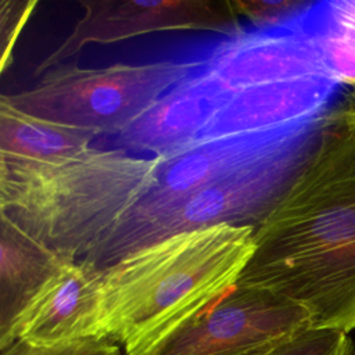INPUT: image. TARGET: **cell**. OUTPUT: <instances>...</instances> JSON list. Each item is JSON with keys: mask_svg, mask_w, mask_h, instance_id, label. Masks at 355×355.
<instances>
[{"mask_svg": "<svg viewBox=\"0 0 355 355\" xmlns=\"http://www.w3.org/2000/svg\"><path fill=\"white\" fill-rule=\"evenodd\" d=\"M268 351H269V349H268ZM265 352H266V351H265ZM261 354H263V352H261ZM261 354H255V355H261Z\"/></svg>", "mask_w": 355, "mask_h": 355, "instance_id": "cell-21", "label": "cell"}, {"mask_svg": "<svg viewBox=\"0 0 355 355\" xmlns=\"http://www.w3.org/2000/svg\"><path fill=\"white\" fill-rule=\"evenodd\" d=\"M354 355H355V354H354Z\"/></svg>", "mask_w": 355, "mask_h": 355, "instance_id": "cell-22", "label": "cell"}, {"mask_svg": "<svg viewBox=\"0 0 355 355\" xmlns=\"http://www.w3.org/2000/svg\"><path fill=\"white\" fill-rule=\"evenodd\" d=\"M348 333L336 329L309 327L261 355H354Z\"/></svg>", "mask_w": 355, "mask_h": 355, "instance_id": "cell-16", "label": "cell"}, {"mask_svg": "<svg viewBox=\"0 0 355 355\" xmlns=\"http://www.w3.org/2000/svg\"><path fill=\"white\" fill-rule=\"evenodd\" d=\"M196 64L197 60H162L101 68L55 67L32 87L1 98L32 116L82 129L96 137H114Z\"/></svg>", "mask_w": 355, "mask_h": 355, "instance_id": "cell-5", "label": "cell"}, {"mask_svg": "<svg viewBox=\"0 0 355 355\" xmlns=\"http://www.w3.org/2000/svg\"><path fill=\"white\" fill-rule=\"evenodd\" d=\"M158 161L93 146L46 161L0 154V215L60 259H82L154 186Z\"/></svg>", "mask_w": 355, "mask_h": 355, "instance_id": "cell-3", "label": "cell"}, {"mask_svg": "<svg viewBox=\"0 0 355 355\" xmlns=\"http://www.w3.org/2000/svg\"><path fill=\"white\" fill-rule=\"evenodd\" d=\"M305 11L279 26L240 28L219 40L198 61L232 93L277 80L334 76L306 22Z\"/></svg>", "mask_w": 355, "mask_h": 355, "instance_id": "cell-8", "label": "cell"}, {"mask_svg": "<svg viewBox=\"0 0 355 355\" xmlns=\"http://www.w3.org/2000/svg\"><path fill=\"white\" fill-rule=\"evenodd\" d=\"M323 125L250 132L196 141L175 154L158 157L155 183L140 202L166 201L291 153L313 148Z\"/></svg>", "mask_w": 355, "mask_h": 355, "instance_id": "cell-9", "label": "cell"}, {"mask_svg": "<svg viewBox=\"0 0 355 355\" xmlns=\"http://www.w3.org/2000/svg\"><path fill=\"white\" fill-rule=\"evenodd\" d=\"M101 268L85 259L62 261L17 316L6 348L15 340L50 347L100 337Z\"/></svg>", "mask_w": 355, "mask_h": 355, "instance_id": "cell-10", "label": "cell"}, {"mask_svg": "<svg viewBox=\"0 0 355 355\" xmlns=\"http://www.w3.org/2000/svg\"><path fill=\"white\" fill-rule=\"evenodd\" d=\"M1 355H125L122 348L105 337H90L75 343L39 347L15 340L1 349Z\"/></svg>", "mask_w": 355, "mask_h": 355, "instance_id": "cell-18", "label": "cell"}, {"mask_svg": "<svg viewBox=\"0 0 355 355\" xmlns=\"http://www.w3.org/2000/svg\"><path fill=\"white\" fill-rule=\"evenodd\" d=\"M94 135L25 114L0 100V154L46 161L92 147Z\"/></svg>", "mask_w": 355, "mask_h": 355, "instance_id": "cell-14", "label": "cell"}, {"mask_svg": "<svg viewBox=\"0 0 355 355\" xmlns=\"http://www.w3.org/2000/svg\"><path fill=\"white\" fill-rule=\"evenodd\" d=\"M313 148L291 153L166 201H139L82 259L103 269L137 248L178 233L215 225L257 226L291 184Z\"/></svg>", "mask_w": 355, "mask_h": 355, "instance_id": "cell-4", "label": "cell"}, {"mask_svg": "<svg viewBox=\"0 0 355 355\" xmlns=\"http://www.w3.org/2000/svg\"><path fill=\"white\" fill-rule=\"evenodd\" d=\"M236 12L245 17L254 28H272L283 25L305 8L312 1L304 0H234L232 1Z\"/></svg>", "mask_w": 355, "mask_h": 355, "instance_id": "cell-17", "label": "cell"}, {"mask_svg": "<svg viewBox=\"0 0 355 355\" xmlns=\"http://www.w3.org/2000/svg\"><path fill=\"white\" fill-rule=\"evenodd\" d=\"M344 121L355 125V89H345L338 105L334 108Z\"/></svg>", "mask_w": 355, "mask_h": 355, "instance_id": "cell-20", "label": "cell"}, {"mask_svg": "<svg viewBox=\"0 0 355 355\" xmlns=\"http://www.w3.org/2000/svg\"><path fill=\"white\" fill-rule=\"evenodd\" d=\"M309 327L304 306L236 284L147 355H255Z\"/></svg>", "mask_w": 355, "mask_h": 355, "instance_id": "cell-6", "label": "cell"}, {"mask_svg": "<svg viewBox=\"0 0 355 355\" xmlns=\"http://www.w3.org/2000/svg\"><path fill=\"white\" fill-rule=\"evenodd\" d=\"M305 18L336 79L355 89V0L312 1Z\"/></svg>", "mask_w": 355, "mask_h": 355, "instance_id": "cell-15", "label": "cell"}, {"mask_svg": "<svg viewBox=\"0 0 355 355\" xmlns=\"http://www.w3.org/2000/svg\"><path fill=\"white\" fill-rule=\"evenodd\" d=\"M197 58L196 67L139 118L114 136L115 148L168 157L196 143L230 97Z\"/></svg>", "mask_w": 355, "mask_h": 355, "instance_id": "cell-12", "label": "cell"}, {"mask_svg": "<svg viewBox=\"0 0 355 355\" xmlns=\"http://www.w3.org/2000/svg\"><path fill=\"white\" fill-rule=\"evenodd\" d=\"M83 15L69 35L36 67L35 76L55 68L83 47L111 44L136 36L202 31L232 35L241 26L232 1L222 0H86L79 1Z\"/></svg>", "mask_w": 355, "mask_h": 355, "instance_id": "cell-7", "label": "cell"}, {"mask_svg": "<svg viewBox=\"0 0 355 355\" xmlns=\"http://www.w3.org/2000/svg\"><path fill=\"white\" fill-rule=\"evenodd\" d=\"M254 239L239 286L304 306L313 327L355 329V125L330 112L312 154Z\"/></svg>", "mask_w": 355, "mask_h": 355, "instance_id": "cell-1", "label": "cell"}, {"mask_svg": "<svg viewBox=\"0 0 355 355\" xmlns=\"http://www.w3.org/2000/svg\"><path fill=\"white\" fill-rule=\"evenodd\" d=\"M255 226L215 225L137 248L101 269L100 337L147 355L240 280Z\"/></svg>", "mask_w": 355, "mask_h": 355, "instance_id": "cell-2", "label": "cell"}, {"mask_svg": "<svg viewBox=\"0 0 355 355\" xmlns=\"http://www.w3.org/2000/svg\"><path fill=\"white\" fill-rule=\"evenodd\" d=\"M344 92L345 87L333 75L277 80L233 92L197 141L322 125Z\"/></svg>", "mask_w": 355, "mask_h": 355, "instance_id": "cell-11", "label": "cell"}, {"mask_svg": "<svg viewBox=\"0 0 355 355\" xmlns=\"http://www.w3.org/2000/svg\"><path fill=\"white\" fill-rule=\"evenodd\" d=\"M37 1H0V29H1V72L8 68L11 62L12 49L22 32L25 24L33 14Z\"/></svg>", "mask_w": 355, "mask_h": 355, "instance_id": "cell-19", "label": "cell"}, {"mask_svg": "<svg viewBox=\"0 0 355 355\" xmlns=\"http://www.w3.org/2000/svg\"><path fill=\"white\" fill-rule=\"evenodd\" d=\"M62 261L0 215V344L26 302Z\"/></svg>", "mask_w": 355, "mask_h": 355, "instance_id": "cell-13", "label": "cell"}]
</instances>
